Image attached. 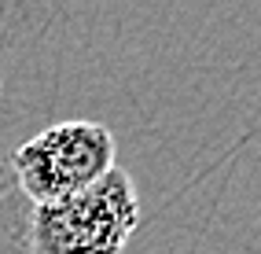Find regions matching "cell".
<instances>
[{
  "instance_id": "cell-2",
  "label": "cell",
  "mask_w": 261,
  "mask_h": 254,
  "mask_svg": "<svg viewBox=\"0 0 261 254\" xmlns=\"http://www.w3.org/2000/svg\"><path fill=\"white\" fill-rule=\"evenodd\" d=\"M114 166V133L99 122L74 118L48 125L15 147L8 177L30 207H44L89 192Z\"/></svg>"
},
{
  "instance_id": "cell-1",
  "label": "cell",
  "mask_w": 261,
  "mask_h": 254,
  "mask_svg": "<svg viewBox=\"0 0 261 254\" xmlns=\"http://www.w3.org/2000/svg\"><path fill=\"white\" fill-rule=\"evenodd\" d=\"M140 225L133 177L114 166L89 192L30 207L15 225V240L30 254H121Z\"/></svg>"
}]
</instances>
